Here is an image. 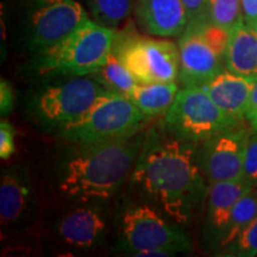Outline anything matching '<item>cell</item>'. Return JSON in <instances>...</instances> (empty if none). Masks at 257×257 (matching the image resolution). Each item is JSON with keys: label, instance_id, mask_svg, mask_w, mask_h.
Here are the masks:
<instances>
[{"label": "cell", "instance_id": "1", "mask_svg": "<svg viewBox=\"0 0 257 257\" xmlns=\"http://www.w3.org/2000/svg\"><path fill=\"white\" fill-rule=\"evenodd\" d=\"M198 146L169 133L163 124L148 128L131 174L135 186L148 200L179 225L191 221L207 195Z\"/></svg>", "mask_w": 257, "mask_h": 257}, {"label": "cell", "instance_id": "2", "mask_svg": "<svg viewBox=\"0 0 257 257\" xmlns=\"http://www.w3.org/2000/svg\"><path fill=\"white\" fill-rule=\"evenodd\" d=\"M147 130L107 142L78 146L60 168L57 186L61 194L81 204L111 199L134 169Z\"/></svg>", "mask_w": 257, "mask_h": 257}, {"label": "cell", "instance_id": "3", "mask_svg": "<svg viewBox=\"0 0 257 257\" xmlns=\"http://www.w3.org/2000/svg\"><path fill=\"white\" fill-rule=\"evenodd\" d=\"M175 224L155 206L128 204L119 216L115 249L138 257H169L192 251L191 239Z\"/></svg>", "mask_w": 257, "mask_h": 257}, {"label": "cell", "instance_id": "4", "mask_svg": "<svg viewBox=\"0 0 257 257\" xmlns=\"http://www.w3.org/2000/svg\"><path fill=\"white\" fill-rule=\"evenodd\" d=\"M115 37L114 29L87 21L66 40L36 54L34 70L48 78L91 75L110 56Z\"/></svg>", "mask_w": 257, "mask_h": 257}, {"label": "cell", "instance_id": "5", "mask_svg": "<svg viewBox=\"0 0 257 257\" xmlns=\"http://www.w3.org/2000/svg\"><path fill=\"white\" fill-rule=\"evenodd\" d=\"M107 92L91 75L73 76L41 87L29 100L28 110L41 128L59 133L81 118Z\"/></svg>", "mask_w": 257, "mask_h": 257}, {"label": "cell", "instance_id": "6", "mask_svg": "<svg viewBox=\"0 0 257 257\" xmlns=\"http://www.w3.org/2000/svg\"><path fill=\"white\" fill-rule=\"evenodd\" d=\"M147 119L127 96L107 92L81 118L57 134L70 143L86 146L136 134L146 128Z\"/></svg>", "mask_w": 257, "mask_h": 257}, {"label": "cell", "instance_id": "7", "mask_svg": "<svg viewBox=\"0 0 257 257\" xmlns=\"http://www.w3.org/2000/svg\"><path fill=\"white\" fill-rule=\"evenodd\" d=\"M113 53L140 83L175 82L179 78V47L165 37L117 32Z\"/></svg>", "mask_w": 257, "mask_h": 257}, {"label": "cell", "instance_id": "8", "mask_svg": "<svg viewBox=\"0 0 257 257\" xmlns=\"http://www.w3.org/2000/svg\"><path fill=\"white\" fill-rule=\"evenodd\" d=\"M162 124L175 136L200 144L238 123L225 115L201 86H182Z\"/></svg>", "mask_w": 257, "mask_h": 257}, {"label": "cell", "instance_id": "9", "mask_svg": "<svg viewBox=\"0 0 257 257\" xmlns=\"http://www.w3.org/2000/svg\"><path fill=\"white\" fill-rule=\"evenodd\" d=\"M89 21L75 0H34L28 14L27 44L35 54L56 46Z\"/></svg>", "mask_w": 257, "mask_h": 257}, {"label": "cell", "instance_id": "10", "mask_svg": "<svg viewBox=\"0 0 257 257\" xmlns=\"http://www.w3.org/2000/svg\"><path fill=\"white\" fill-rule=\"evenodd\" d=\"M245 121L234 124L198 146V162L207 185L240 180L246 143L251 128Z\"/></svg>", "mask_w": 257, "mask_h": 257}, {"label": "cell", "instance_id": "11", "mask_svg": "<svg viewBox=\"0 0 257 257\" xmlns=\"http://www.w3.org/2000/svg\"><path fill=\"white\" fill-rule=\"evenodd\" d=\"M178 47V80L182 86H202L225 69L224 59L208 46L197 24H188Z\"/></svg>", "mask_w": 257, "mask_h": 257}, {"label": "cell", "instance_id": "12", "mask_svg": "<svg viewBox=\"0 0 257 257\" xmlns=\"http://www.w3.org/2000/svg\"><path fill=\"white\" fill-rule=\"evenodd\" d=\"M99 202H83L67 212L56 224V234L67 245L94 249L104 243L107 231L106 213Z\"/></svg>", "mask_w": 257, "mask_h": 257}, {"label": "cell", "instance_id": "13", "mask_svg": "<svg viewBox=\"0 0 257 257\" xmlns=\"http://www.w3.org/2000/svg\"><path fill=\"white\" fill-rule=\"evenodd\" d=\"M251 189L253 188L243 179L208 185L206 236L217 248L219 246L234 205Z\"/></svg>", "mask_w": 257, "mask_h": 257}, {"label": "cell", "instance_id": "14", "mask_svg": "<svg viewBox=\"0 0 257 257\" xmlns=\"http://www.w3.org/2000/svg\"><path fill=\"white\" fill-rule=\"evenodd\" d=\"M253 83L251 80L224 69L201 87L225 115L234 123H240L245 121Z\"/></svg>", "mask_w": 257, "mask_h": 257}, {"label": "cell", "instance_id": "15", "mask_svg": "<svg viewBox=\"0 0 257 257\" xmlns=\"http://www.w3.org/2000/svg\"><path fill=\"white\" fill-rule=\"evenodd\" d=\"M137 15L144 30L156 37H180L189 24L181 0H137Z\"/></svg>", "mask_w": 257, "mask_h": 257}, {"label": "cell", "instance_id": "16", "mask_svg": "<svg viewBox=\"0 0 257 257\" xmlns=\"http://www.w3.org/2000/svg\"><path fill=\"white\" fill-rule=\"evenodd\" d=\"M30 180L19 168H8L0 179V219L3 226L15 225L24 218L30 207Z\"/></svg>", "mask_w": 257, "mask_h": 257}, {"label": "cell", "instance_id": "17", "mask_svg": "<svg viewBox=\"0 0 257 257\" xmlns=\"http://www.w3.org/2000/svg\"><path fill=\"white\" fill-rule=\"evenodd\" d=\"M225 69L257 81V30L240 23L230 31L225 54Z\"/></svg>", "mask_w": 257, "mask_h": 257}, {"label": "cell", "instance_id": "18", "mask_svg": "<svg viewBox=\"0 0 257 257\" xmlns=\"http://www.w3.org/2000/svg\"><path fill=\"white\" fill-rule=\"evenodd\" d=\"M178 82L138 83L127 98L149 118L166 114L179 91Z\"/></svg>", "mask_w": 257, "mask_h": 257}, {"label": "cell", "instance_id": "19", "mask_svg": "<svg viewBox=\"0 0 257 257\" xmlns=\"http://www.w3.org/2000/svg\"><path fill=\"white\" fill-rule=\"evenodd\" d=\"M91 76L100 83L106 91L125 96H128L140 83L133 75V73L118 59L113 50L105 63L99 67L94 73H92Z\"/></svg>", "mask_w": 257, "mask_h": 257}, {"label": "cell", "instance_id": "20", "mask_svg": "<svg viewBox=\"0 0 257 257\" xmlns=\"http://www.w3.org/2000/svg\"><path fill=\"white\" fill-rule=\"evenodd\" d=\"M257 217V188L249 191L234 205L230 220L221 237L218 250L230 245L238 234Z\"/></svg>", "mask_w": 257, "mask_h": 257}, {"label": "cell", "instance_id": "21", "mask_svg": "<svg viewBox=\"0 0 257 257\" xmlns=\"http://www.w3.org/2000/svg\"><path fill=\"white\" fill-rule=\"evenodd\" d=\"M93 21L106 28L117 29L131 14L134 0H82Z\"/></svg>", "mask_w": 257, "mask_h": 257}, {"label": "cell", "instance_id": "22", "mask_svg": "<svg viewBox=\"0 0 257 257\" xmlns=\"http://www.w3.org/2000/svg\"><path fill=\"white\" fill-rule=\"evenodd\" d=\"M210 21L229 31L243 23L240 0H210Z\"/></svg>", "mask_w": 257, "mask_h": 257}, {"label": "cell", "instance_id": "23", "mask_svg": "<svg viewBox=\"0 0 257 257\" xmlns=\"http://www.w3.org/2000/svg\"><path fill=\"white\" fill-rule=\"evenodd\" d=\"M220 255L233 257L257 256V217L238 234L230 245L220 250Z\"/></svg>", "mask_w": 257, "mask_h": 257}, {"label": "cell", "instance_id": "24", "mask_svg": "<svg viewBox=\"0 0 257 257\" xmlns=\"http://www.w3.org/2000/svg\"><path fill=\"white\" fill-rule=\"evenodd\" d=\"M197 25L202 37L208 43V46L225 61V54H226L227 46H229L230 31L219 27V25L213 24L211 21L204 22V23H197Z\"/></svg>", "mask_w": 257, "mask_h": 257}, {"label": "cell", "instance_id": "25", "mask_svg": "<svg viewBox=\"0 0 257 257\" xmlns=\"http://www.w3.org/2000/svg\"><path fill=\"white\" fill-rule=\"evenodd\" d=\"M242 179L252 188H257V131L251 130L246 143Z\"/></svg>", "mask_w": 257, "mask_h": 257}, {"label": "cell", "instance_id": "26", "mask_svg": "<svg viewBox=\"0 0 257 257\" xmlns=\"http://www.w3.org/2000/svg\"><path fill=\"white\" fill-rule=\"evenodd\" d=\"M187 11L189 23L210 21V0H181Z\"/></svg>", "mask_w": 257, "mask_h": 257}, {"label": "cell", "instance_id": "27", "mask_svg": "<svg viewBox=\"0 0 257 257\" xmlns=\"http://www.w3.org/2000/svg\"><path fill=\"white\" fill-rule=\"evenodd\" d=\"M15 127L9 121L2 120L0 123V157L8 160L16 153Z\"/></svg>", "mask_w": 257, "mask_h": 257}, {"label": "cell", "instance_id": "28", "mask_svg": "<svg viewBox=\"0 0 257 257\" xmlns=\"http://www.w3.org/2000/svg\"><path fill=\"white\" fill-rule=\"evenodd\" d=\"M15 89L8 80L2 79L0 81V113L4 118L11 113L15 107Z\"/></svg>", "mask_w": 257, "mask_h": 257}, {"label": "cell", "instance_id": "29", "mask_svg": "<svg viewBox=\"0 0 257 257\" xmlns=\"http://www.w3.org/2000/svg\"><path fill=\"white\" fill-rule=\"evenodd\" d=\"M245 120L252 131H257V81L253 83L251 93H250L248 107L245 112Z\"/></svg>", "mask_w": 257, "mask_h": 257}, {"label": "cell", "instance_id": "30", "mask_svg": "<svg viewBox=\"0 0 257 257\" xmlns=\"http://www.w3.org/2000/svg\"><path fill=\"white\" fill-rule=\"evenodd\" d=\"M244 23L249 27L257 25V0H240Z\"/></svg>", "mask_w": 257, "mask_h": 257}, {"label": "cell", "instance_id": "31", "mask_svg": "<svg viewBox=\"0 0 257 257\" xmlns=\"http://www.w3.org/2000/svg\"><path fill=\"white\" fill-rule=\"evenodd\" d=\"M255 29H256V30H257V25H256V28H255Z\"/></svg>", "mask_w": 257, "mask_h": 257}]
</instances>
